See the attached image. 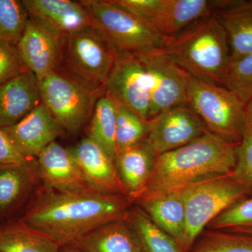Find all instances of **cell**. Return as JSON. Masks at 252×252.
Masks as SVG:
<instances>
[{"label": "cell", "mask_w": 252, "mask_h": 252, "mask_svg": "<svg viewBox=\"0 0 252 252\" xmlns=\"http://www.w3.org/2000/svg\"><path fill=\"white\" fill-rule=\"evenodd\" d=\"M133 203L127 195L93 190L61 193L43 187L18 220L60 247L69 246L102 225L126 218Z\"/></svg>", "instance_id": "obj_1"}, {"label": "cell", "mask_w": 252, "mask_h": 252, "mask_svg": "<svg viewBox=\"0 0 252 252\" xmlns=\"http://www.w3.org/2000/svg\"><path fill=\"white\" fill-rule=\"evenodd\" d=\"M238 145L207 130L193 142L158 156L147 187L135 200L231 173Z\"/></svg>", "instance_id": "obj_2"}, {"label": "cell", "mask_w": 252, "mask_h": 252, "mask_svg": "<svg viewBox=\"0 0 252 252\" xmlns=\"http://www.w3.org/2000/svg\"><path fill=\"white\" fill-rule=\"evenodd\" d=\"M158 50L192 77L222 86L230 52L226 34L215 14L165 38Z\"/></svg>", "instance_id": "obj_3"}, {"label": "cell", "mask_w": 252, "mask_h": 252, "mask_svg": "<svg viewBox=\"0 0 252 252\" xmlns=\"http://www.w3.org/2000/svg\"><path fill=\"white\" fill-rule=\"evenodd\" d=\"M118 55L114 46L92 26L63 35L60 67L81 85L98 94L103 91Z\"/></svg>", "instance_id": "obj_4"}, {"label": "cell", "mask_w": 252, "mask_h": 252, "mask_svg": "<svg viewBox=\"0 0 252 252\" xmlns=\"http://www.w3.org/2000/svg\"><path fill=\"white\" fill-rule=\"evenodd\" d=\"M187 104L209 132L239 144L248 129L247 103L223 86L189 74Z\"/></svg>", "instance_id": "obj_5"}, {"label": "cell", "mask_w": 252, "mask_h": 252, "mask_svg": "<svg viewBox=\"0 0 252 252\" xmlns=\"http://www.w3.org/2000/svg\"><path fill=\"white\" fill-rule=\"evenodd\" d=\"M93 27L119 54L140 55L159 49L165 38L142 18L116 4L114 0L81 1Z\"/></svg>", "instance_id": "obj_6"}, {"label": "cell", "mask_w": 252, "mask_h": 252, "mask_svg": "<svg viewBox=\"0 0 252 252\" xmlns=\"http://www.w3.org/2000/svg\"><path fill=\"white\" fill-rule=\"evenodd\" d=\"M186 232L182 245L188 252L205 227L228 207L249 198L247 190L232 174L216 177L183 188Z\"/></svg>", "instance_id": "obj_7"}, {"label": "cell", "mask_w": 252, "mask_h": 252, "mask_svg": "<svg viewBox=\"0 0 252 252\" xmlns=\"http://www.w3.org/2000/svg\"><path fill=\"white\" fill-rule=\"evenodd\" d=\"M142 18L162 37H171L193 23L216 14L228 0H114Z\"/></svg>", "instance_id": "obj_8"}, {"label": "cell", "mask_w": 252, "mask_h": 252, "mask_svg": "<svg viewBox=\"0 0 252 252\" xmlns=\"http://www.w3.org/2000/svg\"><path fill=\"white\" fill-rule=\"evenodd\" d=\"M39 86L41 103L63 130L77 133L92 116L97 94L59 69L39 81Z\"/></svg>", "instance_id": "obj_9"}, {"label": "cell", "mask_w": 252, "mask_h": 252, "mask_svg": "<svg viewBox=\"0 0 252 252\" xmlns=\"http://www.w3.org/2000/svg\"><path fill=\"white\" fill-rule=\"evenodd\" d=\"M150 86L149 119L160 113L187 104L189 74L158 49L138 55Z\"/></svg>", "instance_id": "obj_10"}, {"label": "cell", "mask_w": 252, "mask_h": 252, "mask_svg": "<svg viewBox=\"0 0 252 252\" xmlns=\"http://www.w3.org/2000/svg\"><path fill=\"white\" fill-rule=\"evenodd\" d=\"M103 91L144 120H149L150 86L138 55H118Z\"/></svg>", "instance_id": "obj_11"}, {"label": "cell", "mask_w": 252, "mask_h": 252, "mask_svg": "<svg viewBox=\"0 0 252 252\" xmlns=\"http://www.w3.org/2000/svg\"><path fill=\"white\" fill-rule=\"evenodd\" d=\"M207 131L200 118L185 104L149 119L144 141L158 157L193 142Z\"/></svg>", "instance_id": "obj_12"}, {"label": "cell", "mask_w": 252, "mask_h": 252, "mask_svg": "<svg viewBox=\"0 0 252 252\" xmlns=\"http://www.w3.org/2000/svg\"><path fill=\"white\" fill-rule=\"evenodd\" d=\"M62 38L54 28L30 16L17 45L23 62L38 81L59 69Z\"/></svg>", "instance_id": "obj_13"}, {"label": "cell", "mask_w": 252, "mask_h": 252, "mask_svg": "<svg viewBox=\"0 0 252 252\" xmlns=\"http://www.w3.org/2000/svg\"><path fill=\"white\" fill-rule=\"evenodd\" d=\"M35 159L0 165V223L19 220L37 190Z\"/></svg>", "instance_id": "obj_14"}, {"label": "cell", "mask_w": 252, "mask_h": 252, "mask_svg": "<svg viewBox=\"0 0 252 252\" xmlns=\"http://www.w3.org/2000/svg\"><path fill=\"white\" fill-rule=\"evenodd\" d=\"M69 150L89 189L99 193L128 196L114 160L98 144L87 137Z\"/></svg>", "instance_id": "obj_15"}, {"label": "cell", "mask_w": 252, "mask_h": 252, "mask_svg": "<svg viewBox=\"0 0 252 252\" xmlns=\"http://www.w3.org/2000/svg\"><path fill=\"white\" fill-rule=\"evenodd\" d=\"M1 129L15 149L30 159L36 158L47 146L56 141L63 130L42 103L18 124Z\"/></svg>", "instance_id": "obj_16"}, {"label": "cell", "mask_w": 252, "mask_h": 252, "mask_svg": "<svg viewBox=\"0 0 252 252\" xmlns=\"http://www.w3.org/2000/svg\"><path fill=\"white\" fill-rule=\"evenodd\" d=\"M38 176L44 188L61 192L91 190L84 182L69 149L55 142L36 158Z\"/></svg>", "instance_id": "obj_17"}, {"label": "cell", "mask_w": 252, "mask_h": 252, "mask_svg": "<svg viewBox=\"0 0 252 252\" xmlns=\"http://www.w3.org/2000/svg\"><path fill=\"white\" fill-rule=\"evenodd\" d=\"M41 104L39 81L29 69L0 85V128L18 124Z\"/></svg>", "instance_id": "obj_18"}, {"label": "cell", "mask_w": 252, "mask_h": 252, "mask_svg": "<svg viewBox=\"0 0 252 252\" xmlns=\"http://www.w3.org/2000/svg\"><path fill=\"white\" fill-rule=\"evenodd\" d=\"M135 202L154 224L175 239L182 249L186 232L183 188L143 197Z\"/></svg>", "instance_id": "obj_19"}, {"label": "cell", "mask_w": 252, "mask_h": 252, "mask_svg": "<svg viewBox=\"0 0 252 252\" xmlns=\"http://www.w3.org/2000/svg\"><path fill=\"white\" fill-rule=\"evenodd\" d=\"M28 14L46 23L62 35L92 27L90 16L81 1L22 0Z\"/></svg>", "instance_id": "obj_20"}, {"label": "cell", "mask_w": 252, "mask_h": 252, "mask_svg": "<svg viewBox=\"0 0 252 252\" xmlns=\"http://www.w3.org/2000/svg\"><path fill=\"white\" fill-rule=\"evenodd\" d=\"M215 15L226 34L230 62L252 54V0H228Z\"/></svg>", "instance_id": "obj_21"}, {"label": "cell", "mask_w": 252, "mask_h": 252, "mask_svg": "<svg viewBox=\"0 0 252 252\" xmlns=\"http://www.w3.org/2000/svg\"><path fill=\"white\" fill-rule=\"evenodd\" d=\"M157 156L145 141L117 151L114 163L127 195L135 202L144 191L153 170Z\"/></svg>", "instance_id": "obj_22"}, {"label": "cell", "mask_w": 252, "mask_h": 252, "mask_svg": "<svg viewBox=\"0 0 252 252\" xmlns=\"http://www.w3.org/2000/svg\"><path fill=\"white\" fill-rule=\"evenodd\" d=\"M71 246L85 252H142L127 217L99 227Z\"/></svg>", "instance_id": "obj_23"}, {"label": "cell", "mask_w": 252, "mask_h": 252, "mask_svg": "<svg viewBox=\"0 0 252 252\" xmlns=\"http://www.w3.org/2000/svg\"><path fill=\"white\" fill-rule=\"evenodd\" d=\"M61 247L21 220L0 223V252H59Z\"/></svg>", "instance_id": "obj_24"}, {"label": "cell", "mask_w": 252, "mask_h": 252, "mask_svg": "<svg viewBox=\"0 0 252 252\" xmlns=\"http://www.w3.org/2000/svg\"><path fill=\"white\" fill-rule=\"evenodd\" d=\"M117 102L104 93L96 100L91 117L89 138L98 144L114 160L117 153Z\"/></svg>", "instance_id": "obj_25"}, {"label": "cell", "mask_w": 252, "mask_h": 252, "mask_svg": "<svg viewBox=\"0 0 252 252\" xmlns=\"http://www.w3.org/2000/svg\"><path fill=\"white\" fill-rule=\"evenodd\" d=\"M127 220L142 252H183L175 239L154 224L142 209L131 207Z\"/></svg>", "instance_id": "obj_26"}, {"label": "cell", "mask_w": 252, "mask_h": 252, "mask_svg": "<svg viewBox=\"0 0 252 252\" xmlns=\"http://www.w3.org/2000/svg\"><path fill=\"white\" fill-rule=\"evenodd\" d=\"M116 102V145L117 152L121 149L132 147L145 140L148 133L149 120H144L120 102L117 100Z\"/></svg>", "instance_id": "obj_27"}, {"label": "cell", "mask_w": 252, "mask_h": 252, "mask_svg": "<svg viewBox=\"0 0 252 252\" xmlns=\"http://www.w3.org/2000/svg\"><path fill=\"white\" fill-rule=\"evenodd\" d=\"M188 252H252V235L226 230L208 232Z\"/></svg>", "instance_id": "obj_28"}, {"label": "cell", "mask_w": 252, "mask_h": 252, "mask_svg": "<svg viewBox=\"0 0 252 252\" xmlns=\"http://www.w3.org/2000/svg\"><path fill=\"white\" fill-rule=\"evenodd\" d=\"M29 17L22 1L0 0V39L18 44Z\"/></svg>", "instance_id": "obj_29"}, {"label": "cell", "mask_w": 252, "mask_h": 252, "mask_svg": "<svg viewBox=\"0 0 252 252\" xmlns=\"http://www.w3.org/2000/svg\"><path fill=\"white\" fill-rule=\"evenodd\" d=\"M222 86L248 103L252 97V53L229 63L223 75Z\"/></svg>", "instance_id": "obj_30"}, {"label": "cell", "mask_w": 252, "mask_h": 252, "mask_svg": "<svg viewBox=\"0 0 252 252\" xmlns=\"http://www.w3.org/2000/svg\"><path fill=\"white\" fill-rule=\"evenodd\" d=\"M215 230L252 228V197L243 199L220 213L207 225Z\"/></svg>", "instance_id": "obj_31"}, {"label": "cell", "mask_w": 252, "mask_h": 252, "mask_svg": "<svg viewBox=\"0 0 252 252\" xmlns=\"http://www.w3.org/2000/svg\"><path fill=\"white\" fill-rule=\"evenodd\" d=\"M231 174L247 190L249 197H252V133L248 126L237 147L236 162Z\"/></svg>", "instance_id": "obj_32"}, {"label": "cell", "mask_w": 252, "mask_h": 252, "mask_svg": "<svg viewBox=\"0 0 252 252\" xmlns=\"http://www.w3.org/2000/svg\"><path fill=\"white\" fill-rule=\"evenodd\" d=\"M27 69L17 44L0 39V85Z\"/></svg>", "instance_id": "obj_33"}, {"label": "cell", "mask_w": 252, "mask_h": 252, "mask_svg": "<svg viewBox=\"0 0 252 252\" xmlns=\"http://www.w3.org/2000/svg\"><path fill=\"white\" fill-rule=\"evenodd\" d=\"M30 160L15 149L4 131L0 128V165L23 163Z\"/></svg>", "instance_id": "obj_34"}, {"label": "cell", "mask_w": 252, "mask_h": 252, "mask_svg": "<svg viewBox=\"0 0 252 252\" xmlns=\"http://www.w3.org/2000/svg\"><path fill=\"white\" fill-rule=\"evenodd\" d=\"M246 113L248 128L252 133V97L247 103Z\"/></svg>", "instance_id": "obj_35"}, {"label": "cell", "mask_w": 252, "mask_h": 252, "mask_svg": "<svg viewBox=\"0 0 252 252\" xmlns=\"http://www.w3.org/2000/svg\"><path fill=\"white\" fill-rule=\"evenodd\" d=\"M59 252H85L82 251V250H79V249L74 248V247L71 246H63L61 247L60 248Z\"/></svg>", "instance_id": "obj_36"}, {"label": "cell", "mask_w": 252, "mask_h": 252, "mask_svg": "<svg viewBox=\"0 0 252 252\" xmlns=\"http://www.w3.org/2000/svg\"><path fill=\"white\" fill-rule=\"evenodd\" d=\"M235 233H243V234L252 235V228H244V229H238L232 230Z\"/></svg>", "instance_id": "obj_37"}]
</instances>
